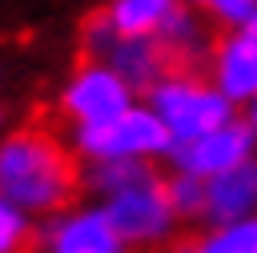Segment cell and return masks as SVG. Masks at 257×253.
I'll return each mask as SVG.
<instances>
[{"instance_id":"6da1fadb","label":"cell","mask_w":257,"mask_h":253,"mask_svg":"<svg viewBox=\"0 0 257 253\" xmlns=\"http://www.w3.org/2000/svg\"><path fill=\"white\" fill-rule=\"evenodd\" d=\"M0 193L24 209H68L84 193V169L56 116L36 108L0 145Z\"/></svg>"},{"instance_id":"7a4b0ae2","label":"cell","mask_w":257,"mask_h":253,"mask_svg":"<svg viewBox=\"0 0 257 253\" xmlns=\"http://www.w3.org/2000/svg\"><path fill=\"white\" fill-rule=\"evenodd\" d=\"M153 104L161 112V120L169 124V133L177 141H197L221 124L233 120V108L225 100V92L209 88L205 76H177V80H165L157 84L153 92Z\"/></svg>"},{"instance_id":"3957f363","label":"cell","mask_w":257,"mask_h":253,"mask_svg":"<svg viewBox=\"0 0 257 253\" xmlns=\"http://www.w3.org/2000/svg\"><path fill=\"white\" fill-rule=\"evenodd\" d=\"M165 145H169V124L145 108H124L112 120H96V124L80 129V149L100 157V161H120L133 153H157Z\"/></svg>"},{"instance_id":"277c9868","label":"cell","mask_w":257,"mask_h":253,"mask_svg":"<svg viewBox=\"0 0 257 253\" xmlns=\"http://www.w3.org/2000/svg\"><path fill=\"white\" fill-rule=\"evenodd\" d=\"M108 221L112 229L124 237V241H153L169 229V217H173V201H169V177L161 173H149L145 181L112 193L108 201Z\"/></svg>"},{"instance_id":"5b68a950","label":"cell","mask_w":257,"mask_h":253,"mask_svg":"<svg viewBox=\"0 0 257 253\" xmlns=\"http://www.w3.org/2000/svg\"><path fill=\"white\" fill-rule=\"evenodd\" d=\"M128 108V84L96 60H76V76L64 92V112H72L84 124L96 120H112Z\"/></svg>"},{"instance_id":"8992f818","label":"cell","mask_w":257,"mask_h":253,"mask_svg":"<svg viewBox=\"0 0 257 253\" xmlns=\"http://www.w3.org/2000/svg\"><path fill=\"white\" fill-rule=\"evenodd\" d=\"M249 145H253V124L245 120H229L197 141H177V165L181 173H193V177H221L237 165L249 161Z\"/></svg>"},{"instance_id":"52a82bcc","label":"cell","mask_w":257,"mask_h":253,"mask_svg":"<svg viewBox=\"0 0 257 253\" xmlns=\"http://www.w3.org/2000/svg\"><path fill=\"white\" fill-rule=\"evenodd\" d=\"M209 72L217 76L221 92L241 100V96H257V44L245 32H229V28H213L209 40Z\"/></svg>"},{"instance_id":"ba28073f","label":"cell","mask_w":257,"mask_h":253,"mask_svg":"<svg viewBox=\"0 0 257 253\" xmlns=\"http://www.w3.org/2000/svg\"><path fill=\"white\" fill-rule=\"evenodd\" d=\"M257 205V165L245 161L213 181H205V217L213 225H237L241 213Z\"/></svg>"},{"instance_id":"9c48e42d","label":"cell","mask_w":257,"mask_h":253,"mask_svg":"<svg viewBox=\"0 0 257 253\" xmlns=\"http://www.w3.org/2000/svg\"><path fill=\"white\" fill-rule=\"evenodd\" d=\"M120 241L108 213H76L48 233V253H120Z\"/></svg>"},{"instance_id":"30bf717a","label":"cell","mask_w":257,"mask_h":253,"mask_svg":"<svg viewBox=\"0 0 257 253\" xmlns=\"http://www.w3.org/2000/svg\"><path fill=\"white\" fill-rule=\"evenodd\" d=\"M112 16V28L120 36H153L181 4L177 0H112L104 4Z\"/></svg>"},{"instance_id":"8fae6325","label":"cell","mask_w":257,"mask_h":253,"mask_svg":"<svg viewBox=\"0 0 257 253\" xmlns=\"http://www.w3.org/2000/svg\"><path fill=\"white\" fill-rule=\"evenodd\" d=\"M189 253H257V221H237L209 237H189Z\"/></svg>"},{"instance_id":"7c38bea8","label":"cell","mask_w":257,"mask_h":253,"mask_svg":"<svg viewBox=\"0 0 257 253\" xmlns=\"http://www.w3.org/2000/svg\"><path fill=\"white\" fill-rule=\"evenodd\" d=\"M0 253H40V233L0 201Z\"/></svg>"},{"instance_id":"4fadbf2b","label":"cell","mask_w":257,"mask_h":253,"mask_svg":"<svg viewBox=\"0 0 257 253\" xmlns=\"http://www.w3.org/2000/svg\"><path fill=\"white\" fill-rule=\"evenodd\" d=\"M189 4H197V8L213 12L217 20H249L257 0H189Z\"/></svg>"},{"instance_id":"5bb4252c","label":"cell","mask_w":257,"mask_h":253,"mask_svg":"<svg viewBox=\"0 0 257 253\" xmlns=\"http://www.w3.org/2000/svg\"><path fill=\"white\" fill-rule=\"evenodd\" d=\"M153 253H189V237H177V241H169V245H161Z\"/></svg>"},{"instance_id":"9a60e30c","label":"cell","mask_w":257,"mask_h":253,"mask_svg":"<svg viewBox=\"0 0 257 253\" xmlns=\"http://www.w3.org/2000/svg\"><path fill=\"white\" fill-rule=\"evenodd\" d=\"M245 36H249V40H253V44H257V12H253V16H249V20H245Z\"/></svg>"},{"instance_id":"2e32d148","label":"cell","mask_w":257,"mask_h":253,"mask_svg":"<svg viewBox=\"0 0 257 253\" xmlns=\"http://www.w3.org/2000/svg\"><path fill=\"white\" fill-rule=\"evenodd\" d=\"M249 124H253V129H257V104H253V120H249Z\"/></svg>"}]
</instances>
